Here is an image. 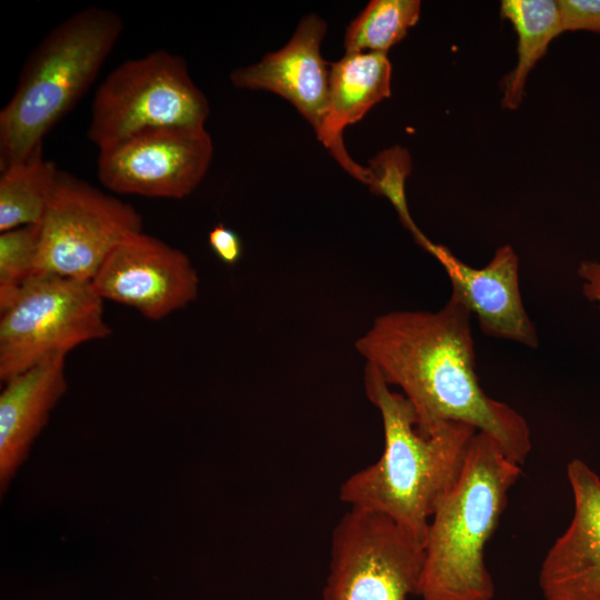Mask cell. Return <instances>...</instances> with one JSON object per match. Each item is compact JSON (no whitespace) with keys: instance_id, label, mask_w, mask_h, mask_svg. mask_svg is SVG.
Instances as JSON below:
<instances>
[{"instance_id":"6da1fadb","label":"cell","mask_w":600,"mask_h":600,"mask_svg":"<svg viewBox=\"0 0 600 600\" xmlns=\"http://www.w3.org/2000/svg\"><path fill=\"white\" fill-rule=\"evenodd\" d=\"M471 313L454 297L436 312L391 311L378 317L356 348L413 408L417 429L430 436L461 422L494 438L521 466L531 448L524 417L489 397L476 372Z\"/></svg>"},{"instance_id":"7a4b0ae2","label":"cell","mask_w":600,"mask_h":600,"mask_svg":"<svg viewBox=\"0 0 600 600\" xmlns=\"http://www.w3.org/2000/svg\"><path fill=\"white\" fill-rule=\"evenodd\" d=\"M363 379L367 397L381 416L383 451L342 482L339 498L349 508L390 518L424 544L434 508L457 480L477 429L449 422L423 436L401 392L393 391L370 364Z\"/></svg>"},{"instance_id":"3957f363","label":"cell","mask_w":600,"mask_h":600,"mask_svg":"<svg viewBox=\"0 0 600 600\" xmlns=\"http://www.w3.org/2000/svg\"><path fill=\"white\" fill-rule=\"evenodd\" d=\"M521 473L522 466L494 438L476 432L457 480L439 499L429 522L421 600L493 598L484 550Z\"/></svg>"},{"instance_id":"277c9868","label":"cell","mask_w":600,"mask_h":600,"mask_svg":"<svg viewBox=\"0 0 600 600\" xmlns=\"http://www.w3.org/2000/svg\"><path fill=\"white\" fill-rule=\"evenodd\" d=\"M123 31L116 11L83 8L30 52L0 111V170L26 159L87 93Z\"/></svg>"},{"instance_id":"5b68a950","label":"cell","mask_w":600,"mask_h":600,"mask_svg":"<svg viewBox=\"0 0 600 600\" xmlns=\"http://www.w3.org/2000/svg\"><path fill=\"white\" fill-rule=\"evenodd\" d=\"M209 101L186 60L164 49L123 61L97 89L87 131L100 150L160 127H204Z\"/></svg>"},{"instance_id":"8992f818","label":"cell","mask_w":600,"mask_h":600,"mask_svg":"<svg viewBox=\"0 0 600 600\" xmlns=\"http://www.w3.org/2000/svg\"><path fill=\"white\" fill-rule=\"evenodd\" d=\"M0 379L111 334L91 281L37 274L0 311Z\"/></svg>"},{"instance_id":"52a82bcc","label":"cell","mask_w":600,"mask_h":600,"mask_svg":"<svg viewBox=\"0 0 600 600\" xmlns=\"http://www.w3.org/2000/svg\"><path fill=\"white\" fill-rule=\"evenodd\" d=\"M423 563V544L398 523L349 508L331 533L322 600H410Z\"/></svg>"},{"instance_id":"ba28073f","label":"cell","mask_w":600,"mask_h":600,"mask_svg":"<svg viewBox=\"0 0 600 600\" xmlns=\"http://www.w3.org/2000/svg\"><path fill=\"white\" fill-rule=\"evenodd\" d=\"M39 226L36 276L91 281L123 239L142 231V217L130 203L59 170Z\"/></svg>"},{"instance_id":"9c48e42d","label":"cell","mask_w":600,"mask_h":600,"mask_svg":"<svg viewBox=\"0 0 600 600\" xmlns=\"http://www.w3.org/2000/svg\"><path fill=\"white\" fill-rule=\"evenodd\" d=\"M212 156L204 127L152 128L100 150L97 174L119 194L182 199L201 183Z\"/></svg>"},{"instance_id":"30bf717a","label":"cell","mask_w":600,"mask_h":600,"mask_svg":"<svg viewBox=\"0 0 600 600\" xmlns=\"http://www.w3.org/2000/svg\"><path fill=\"white\" fill-rule=\"evenodd\" d=\"M111 300L161 320L198 297L199 277L188 256L142 231L123 239L91 280Z\"/></svg>"},{"instance_id":"8fae6325","label":"cell","mask_w":600,"mask_h":600,"mask_svg":"<svg viewBox=\"0 0 600 600\" xmlns=\"http://www.w3.org/2000/svg\"><path fill=\"white\" fill-rule=\"evenodd\" d=\"M573 513L540 567L546 600H600V477L581 459L568 463Z\"/></svg>"},{"instance_id":"7c38bea8","label":"cell","mask_w":600,"mask_h":600,"mask_svg":"<svg viewBox=\"0 0 600 600\" xmlns=\"http://www.w3.org/2000/svg\"><path fill=\"white\" fill-rule=\"evenodd\" d=\"M422 247L441 263L451 282V296L476 316L483 334L538 347L537 329L520 293L518 256L511 246L498 248L492 259L479 269L430 240Z\"/></svg>"},{"instance_id":"4fadbf2b","label":"cell","mask_w":600,"mask_h":600,"mask_svg":"<svg viewBox=\"0 0 600 600\" xmlns=\"http://www.w3.org/2000/svg\"><path fill=\"white\" fill-rule=\"evenodd\" d=\"M327 23L311 13L302 18L289 42L260 61L236 68V88L273 92L291 104L311 124L316 134L322 128L329 99L330 67L320 47Z\"/></svg>"},{"instance_id":"5bb4252c","label":"cell","mask_w":600,"mask_h":600,"mask_svg":"<svg viewBox=\"0 0 600 600\" xmlns=\"http://www.w3.org/2000/svg\"><path fill=\"white\" fill-rule=\"evenodd\" d=\"M67 354H53L9 381L0 394V488L3 493L68 389Z\"/></svg>"},{"instance_id":"9a60e30c","label":"cell","mask_w":600,"mask_h":600,"mask_svg":"<svg viewBox=\"0 0 600 600\" xmlns=\"http://www.w3.org/2000/svg\"><path fill=\"white\" fill-rule=\"evenodd\" d=\"M391 63L387 53L349 52L330 66L329 99L318 139L357 180L369 183L366 167L354 162L343 143V130L391 93Z\"/></svg>"},{"instance_id":"2e32d148","label":"cell","mask_w":600,"mask_h":600,"mask_svg":"<svg viewBox=\"0 0 600 600\" xmlns=\"http://www.w3.org/2000/svg\"><path fill=\"white\" fill-rule=\"evenodd\" d=\"M501 16L518 34V62L502 82V106L513 110L522 101L528 73L563 28L558 1L552 0H506Z\"/></svg>"},{"instance_id":"e0dca14e","label":"cell","mask_w":600,"mask_h":600,"mask_svg":"<svg viewBox=\"0 0 600 600\" xmlns=\"http://www.w3.org/2000/svg\"><path fill=\"white\" fill-rule=\"evenodd\" d=\"M58 171L42 144L0 170V232L41 222Z\"/></svg>"},{"instance_id":"ac0fdd59","label":"cell","mask_w":600,"mask_h":600,"mask_svg":"<svg viewBox=\"0 0 600 600\" xmlns=\"http://www.w3.org/2000/svg\"><path fill=\"white\" fill-rule=\"evenodd\" d=\"M420 8L418 0L370 1L346 30V53H387L417 23Z\"/></svg>"},{"instance_id":"d6986e66","label":"cell","mask_w":600,"mask_h":600,"mask_svg":"<svg viewBox=\"0 0 600 600\" xmlns=\"http://www.w3.org/2000/svg\"><path fill=\"white\" fill-rule=\"evenodd\" d=\"M39 241V224L0 233V311L8 308L36 276Z\"/></svg>"},{"instance_id":"ffe728a7","label":"cell","mask_w":600,"mask_h":600,"mask_svg":"<svg viewBox=\"0 0 600 600\" xmlns=\"http://www.w3.org/2000/svg\"><path fill=\"white\" fill-rule=\"evenodd\" d=\"M367 168L369 187L374 193L387 197L398 211L401 221L416 237L420 233L412 221L404 194V181L410 171V158L404 149L394 147L376 156Z\"/></svg>"},{"instance_id":"44dd1931","label":"cell","mask_w":600,"mask_h":600,"mask_svg":"<svg viewBox=\"0 0 600 600\" xmlns=\"http://www.w3.org/2000/svg\"><path fill=\"white\" fill-rule=\"evenodd\" d=\"M563 31L600 33V0L558 1Z\"/></svg>"},{"instance_id":"7402d4cb","label":"cell","mask_w":600,"mask_h":600,"mask_svg":"<svg viewBox=\"0 0 600 600\" xmlns=\"http://www.w3.org/2000/svg\"><path fill=\"white\" fill-rule=\"evenodd\" d=\"M208 243L213 253L224 264L234 266L242 257L243 249L240 237L222 223L211 229L208 236Z\"/></svg>"},{"instance_id":"603a6c76","label":"cell","mask_w":600,"mask_h":600,"mask_svg":"<svg viewBox=\"0 0 600 600\" xmlns=\"http://www.w3.org/2000/svg\"><path fill=\"white\" fill-rule=\"evenodd\" d=\"M577 273L582 281L584 297L600 306V262L584 260L580 262Z\"/></svg>"}]
</instances>
